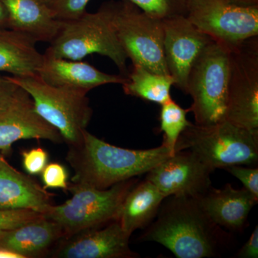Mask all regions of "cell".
I'll return each instance as SVG.
<instances>
[{
  "label": "cell",
  "mask_w": 258,
  "mask_h": 258,
  "mask_svg": "<svg viewBox=\"0 0 258 258\" xmlns=\"http://www.w3.org/2000/svg\"><path fill=\"white\" fill-rule=\"evenodd\" d=\"M161 204L155 221L140 237L162 244L178 258L214 257L229 236L201 208L196 198L170 196Z\"/></svg>",
  "instance_id": "6da1fadb"
},
{
  "label": "cell",
  "mask_w": 258,
  "mask_h": 258,
  "mask_svg": "<svg viewBox=\"0 0 258 258\" xmlns=\"http://www.w3.org/2000/svg\"><path fill=\"white\" fill-rule=\"evenodd\" d=\"M69 148L66 160L74 169L72 182L98 189L147 174L171 157L163 144L146 150L123 149L97 138L87 129L81 142Z\"/></svg>",
  "instance_id": "7a4b0ae2"
},
{
  "label": "cell",
  "mask_w": 258,
  "mask_h": 258,
  "mask_svg": "<svg viewBox=\"0 0 258 258\" xmlns=\"http://www.w3.org/2000/svg\"><path fill=\"white\" fill-rule=\"evenodd\" d=\"M185 150L213 171L231 166H255L258 129L241 128L226 120L206 125L191 123L176 144L175 153Z\"/></svg>",
  "instance_id": "3957f363"
},
{
  "label": "cell",
  "mask_w": 258,
  "mask_h": 258,
  "mask_svg": "<svg viewBox=\"0 0 258 258\" xmlns=\"http://www.w3.org/2000/svg\"><path fill=\"white\" fill-rule=\"evenodd\" d=\"M44 55L57 58L81 60L91 54L111 59L120 75L128 74V59L112 22L111 3L102 5L94 13L69 22H61L60 30Z\"/></svg>",
  "instance_id": "277c9868"
},
{
  "label": "cell",
  "mask_w": 258,
  "mask_h": 258,
  "mask_svg": "<svg viewBox=\"0 0 258 258\" xmlns=\"http://www.w3.org/2000/svg\"><path fill=\"white\" fill-rule=\"evenodd\" d=\"M125 180L106 189L71 182L68 191L72 198L60 205H51L44 214L62 227L67 237L83 231L118 220L127 194L138 182Z\"/></svg>",
  "instance_id": "5b68a950"
},
{
  "label": "cell",
  "mask_w": 258,
  "mask_h": 258,
  "mask_svg": "<svg viewBox=\"0 0 258 258\" xmlns=\"http://www.w3.org/2000/svg\"><path fill=\"white\" fill-rule=\"evenodd\" d=\"M229 47L212 40L190 70L187 93L195 123L210 125L225 120L229 80Z\"/></svg>",
  "instance_id": "8992f818"
},
{
  "label": "cell",
  "mask_w": 258,
  "mask_h": 258,
  "mask_svg": "<svg viewBox=\"0 0 258 258\" xmlns=\"http://www.w3.org/2000/svg\"><path fill=\"white\" fill-rule=\"evenodd\" d=\"M8 77L30 95L35 111L60 132L69 147L81 142L93 115L86 94L51 86L38 76Z\"/></svg>",
  "instance_id": "52a82bcc"
},
{
  "label": "cell",
  "mask_w": 258,
  "mask_h": 258,
  "mask_svg": "<svg viewBox=\"0 0 258 258\" xmlns=\"http://www.w3.org/2000/svg\"><path fill=\"white\" fill-rule=\"evenodd\" d=\"M112 22L132 64L169 75L164 51L162 20L144 13L128 0L111 2Z\"/></svg>",
  "instance_id": "ba28073f"
},
{
  "label": "cell",
  "mask_w": 258,
  "mask_h": 258,
  "mask_svg": "<svg viewBox=\"0 0 258 258\" xmlns=\"http://www.w3.org/2000/svg\"><path fill=\"white\" fill-rule=\"evenodd\" d=\"M228 47L225 120L241 128L258 129V36Z\"/></svg>",
  "instance_id": "9c48e42d"
},
{
  "label": "cell",
  "mask_w": 258,
  "mask_h": 258,
  "mask_svg": "<svg viewBox=\"0 0 258 258\" xmlns=\"http://www.w3.org/2000/svg\"><path fill=\"white\" fill-rule=\"evenodd\" d=\"M186 18L212 40L227 46L258 36V5L228 0H189Z\"/></svg>",
  "instance_id": "30bf717a"
},
{
  "label": "cell",
  "mask_w": 258,
  "mask_h": 258,
  "mask_svg": "<svg viewBox=\"0 0 258 258\" xmlns=\"http://www.w3.org/2000/svg\"><path fill=\"white\" fill-rule=\"evenodd\" d=\"M162 25L168 71L174 86L186 94L190 70L212 39L198 30L186 16L165 19Z\"/></svg>",
  "instance_id": "8fae6325"
},
{
  "label": "cell",
  "mask_w": 258,
  "mask_h": 258,
  "mask_svg": "<svg viewBox=\"0 0 258 258\" xmlns=\"http://www.w3.org/2000/svg\"><path fill=\"white\" fill-rule=\"evenodd\" d=\"M213 170L189 151L169 157L147 173L146 179L155 185L166 198L187 196L198 198L212 187Z\"/></svg>",
  "instance_id": "7c38bea8"
},
{
  "label": "cell",
  "mask_w": 258,
  "mask_h": 258,
  "mask_svg": "<svg viewBox=\"0 0 258 258\" xmlns=\"http://www.w3.org/2000/svg\"><path fill=\"white\" fill-rule=\"evenodd\" d=\"M130 235L118 220L62 239L51 251L55 258H137L129 247Z\"/></svg>",
  "instance_id": "4fadbf2b"
},
{
  "label": "cell",
  "mask_w": 258,
  "mask_h": 258,
  "mask_svg": "<svg viewBox=\"0 0 258 258\" xmlns=\"http://www.w3.org/2000/svg\"><path fill=\"white\" fill-rule=\"evenodd\" d=\"M24 139H44L55 144L64 142L60 132L35 111L28 93L0 112V153L8 154L13 144Z\"/></svg>",
  "instance_id": "5bb4252c"
},
{
  "label": "cell",
  "mask_w": 258,
  "mask_h": 258,
  "mask_svg": "<svg viewBox=\"0 0 258 258\" xmlns=\"http://www.w3.org/2000/svg\"><path fill=\"white\" fill-rule=\"evenodd\" d=\"M37 76L51 86L86 95L98 86L122 85L126 81L125 76L105 74L81 60H68L45 55Z\"/></svg>",
  "instance_id": "9a60e30c"
},
{
  "label": "cell",
  "mask_w": 258,
  "mask_h": 258,
  "mask_svg": "<svg viewBox=\"0 0 258 258\" xmlns=\"http://www.w3.org/2000/svg\"><path fill=\"white\" fill-rule=\"evenodd\" d=\"M53 198L35 179L10 165L0 153V211L32 210L44 215L53 205Z\"/></svg>",
  "instance_id": "2e32d148"
},
{
  "label": "cell",
  "mask_w": 258,
  "mask_h": 258,
  "mask_svg": "<svg viewBox=\"0 0 258 258\" xmlns=\"http://www.w3.org/2000/svg\"><path fill=\"white\" fill-rule=\"evenodd\" d=\"M64 231L45 216L14 228L0 232V247L16 252L23 258L45 257L62 239Z\"/></svg>",
  "instance_id": "e0dca14e"
},
{
  "label": "cell",
  "mask_w": 258,
  "mask_h": 258,
  "mask_svg": "<svg viewBox=\"0 0 258 258\" xmlns=\"http://www.w3.org/2000/svg\"><path fill=\"white\" fill-rule=\"evenodd\" d=\"M196 199L212 221L231 231L243 230L249 212L258 202L245 188L236 189L230 184L222 189L211 187Z\"/></svg>",
  "instance_id": "ac0fdd59"
},
{
  "label": "cell",
  "mask_w": 258,
  "mask_h": 258,
  "mask_svg": "<svg viewBox=\"0 0 258 258\" xmlns=\"http://www.w3.org/2000/svg\"><path fill=\"white\" fill-rule=\"evenodd\" d=\"M8 14V28L21 32L35 41L50 42L60 30L45 0H0Z\"/></svg>",
  "instance_id": "d6986e66"
},
{
  "label": "cell",
  "mask_w": 258,
  "mask_h": 258,
  "mask_svg": "<svg viewBox=\"0 0 258 258\" xmlns=\"http://www.w3.org/2000/svg\"><path fill=\"white\" fill-rule=\"evenodd\" d=\"M34 39L8 28H0V72L17 77L37 76L44 55Z\"/></svg>",
  "instance_id": "ffe728a7"
},
{
  "label": "cell",
  "mask_w": 258,
  "mask_h": 258,
  "mask_svg": "<svg viewBox=\"0 0 258 258\" xmlns=\"http://www.w3.org/2000/svg\"><path fill=\"white\" fill-rule=\"evenodd\" d=\"M166 197L149 180L134 185L125 198L118 222L123 230L132 235L144 228L157 216Z\"/></svg>",
  "instance_id": "44dd1931"
},
{
  "label": "cell",
  "mask_w": 258,
  "mask_h": 258,
  "mask_svg": "<svg viewBox=\"0 0 258 258\" xmlns=\"http://www.w3.org/2000/svg\"><path fill=\"white\" fill-rule=\"evenodd\" d=\"M174 83L170 75L157 74L140 64H133L122 86L125 94L161 106L172 99L171 88Z\"/></svg>",
  "instance_id": "7402d4cb"
},
{
  "label": "cell",
  "mask_w": 258,
  "mask_h": 258,
  "mask_svg": "<svg viewBox=\"0 0 258 258\" xmlns=\"http://www.w3.org/2000/svg\"><path fill=\"white\" fill-rule=\"evenodd\" d=\"M189 109L181 108L175 101L161 105L160 131L164 133L163 144L169 149L171 155L175 154L176 142L185 128L191 123L186 118Z\"/></svg>",
  "instance_id": "603a6c76"
},
{
  "label": "cell",
  "mask_w": 258,
  "mask_h": 258,
  "mask_svg": "<svg viewBox=\"0 0 258 258\" xmlns=\"http://www.w3.org/2000/svg\"><path fill=\"white\" fill-rule=\"evenodd\" d=\"M144 13L159 20L186 16L189 0H128Z\"/></svg>",
  "instance_id": "cb8c5ba5"
},
{
  "label": "cell",
  "mask_w": 258,
  "mask_h": 258,
  "mask_svg": "<svg viewBox=\"0 0 258 258\" xmlns=\"http://www.w3.org/2000/svg\"><path fill=\"white\" fill-rule=\"evenodd\" d=\"M90 0H45L55 18L60 22L77 20L86 13Z\"/></svg>",
  "instance_id": "d4e9b609"
},
{
  "label": "cell",
  "mask_w": 258,
  "mask_h": 258,
  "mask_svg": "<svg viewBox=\"0 0 258 258\" xmlns=\"http://www.w3.org/2000/svg\"><path fill=\"white\" fill-rule=\"evenodd\" d=\"M41 174L45 189H62L68 191L69 174L62 164L56 162L47 164Z\"/></svg>",
  "instance_id": "484cf974"
},
{
  "label": "cell",
  "mask_w": 258,
  "mask_h": 258,
  "mask_svg": "<svg viewBox=\"0 0 258 258\" xmlns=\"http://www.w3.org/2000/svg\"><path fill=\"white\" fill-rule=\"evenodd\" d=\"M42 216V213L32 210L0 211V232L14 228Z\"/></svg>",
  "instance_id": "4316f807"
},
{
  "label": "cell",
  "mask_w": 258,
  "mask_h": 258,
  "mask_svg": "<svg viewBox=\"0 0 258 258\" xmlns=\"http://www.w3.org/2000/svg\"><path fill=\"white\" fill-rule=\"evenodd\" d=\"M21 155L24 169L30 175L41 174L48 162V153L42 148L23 151Z\"/></svg>",
  "instance_id": "83f0119b"
},
{
  "label": "cell",
  "mask_w": 258,
  "mask_h": 258,
  "mask_svg": "<svg viewBox=\"0 0 258 258\" xmlns=\"http://www.w3.org/2000/svg\"><path fill=\"white\" fill-rule=\"evenodd\" d=\"M27 92L8 79V76H0V112L14 104Z\"/></svg>",
  "instance_id": "f1b7e54d"
},
{
  "label": "cell",
  "mask_w": 258,
  "mask_h": 258,
  "mask_svg": "<svg viewBox=\"0 0 258 258\" xmlns=\"http://www.w3.org/2000/svg\"><path fill=\"white\" fill-rule=\"evenodd\" d=\"M232 176L240 180L244 188L258 200V169L257 168L244 167L243 166H231L225 168Z\"/></svg>",
  "instance_id": "f546056e"
},
{
  "label": "cell",
  "mask_w": 258,
  "mask_h": 258,
  "mask_svg": "<svg viewBox=\"0 0 258 258\" xmlns=\"http://www.w3.org/2000/svg\"><path fill=\"white\" fill-rule=\"evenodd\" d=\"M239 258L258 257V227L256 226L251 234L248 240L241 247L240 251L236 254Z\"/></svg>",
  "instance_id": "4dcf8cb0"
},
{
  "label": "cell",
  "mask_w": 258,
  "mask_h": 258,
  "mask_svg": "<svg viewBox=\"0 0 258 258\" xmlns=\"http://www.w3.org/2000/svg\"><path fill=\"white\" fill-rule=\"evenodd\" d=\"M0 258H23L21 255L8 248L0 247Z\"/></svg>",
  "instance_id": "1f68e13d"
},
{
  "label": "cell",
  "mask_w": 258,
  "mask_h": 258,
  "mask_svg": "<svg viewBox=\"0 0 258 258\" xmlns=\"http://www.w3.org/2000/svg\"><path fill=\"white\" fill-rule=\"evenodd\" d=\"M0 28H8V14L1 2H0Z\"/></svg>",
  "instance_id": "d6a6232c"
},
{
  "label": "cell",
  "mask_w": 258,
  "mask_h": 258,
  "mask_svg": "<svg viewBox=\"0 0 258 258\" xmlns=\"http://www.w3.org/2000/svg\"><path fill=\"white\" fill-rule=\"evenodd\" d=\"M230 3L242 6H256L258 5V0H228Z\"/></svg>",
  "instance_id": "836d02e7"
}]
</instances>
